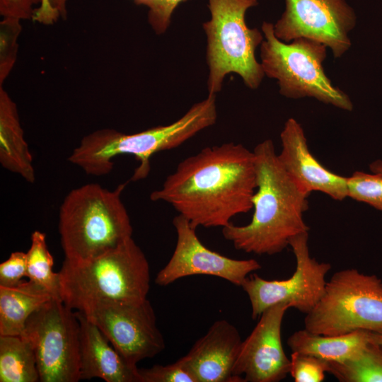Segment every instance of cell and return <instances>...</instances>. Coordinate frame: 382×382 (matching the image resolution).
<instances>
[{
  "instance_id": "cb8c5ba5",
  "label": "cell",
  "mask_w": 382,
  "mask_h": 382,
  "mask_svg": "<svg viewBox=\"0 0 382 382\" xmlns=\"http://www.w3.org/2000/svg\"><path fill=\"white\" fill-rule=\"evenodd\" d=\"M347 195L382 212V175L355 171L347 177Z\"/></svg>"
},
{
  "instance_id": "d4e9b609",
  "label": "cell",
  "mask_w": 382,
  "mask_h": 382,
  "mask_svg": "<svg viewBox=\"0 0 382 382\" xmlns=\"http://www.w3.org/2000/svg\"><path fill=\"white\" fill-rule=\"evenodd\" d=\"M21 21L3 18L0 23V86L11 71L16 61Z\"/></svg>"
},
{
  "instance_id": "ac0fdd59",
  "label": "cell",
  "mask_w": 382,
  "mask_h": 382,
  "mask_svg": "<svg viewBox=\"0 0 382 382\" xmlns=\"http://www.w3.org/2000/svg\"><path fill=\"white\" fill-rule=\"evenodd\" d=\"M0 163L26 182L35 181L32 154L24 138L16 103L0 86Z\"/></svg>"
},
{
  "instance_id": "7c38bea8",
  "label": "cell",
  "mask_w": 382,
  "mask_h": 382,
  "mask_svg": "<svg viewBox=\"0 0 382 382\" xmlns=\"http://www.w3.org/2000/svg\"><path fill=\"white\" fill-rule=\"evenodd\" d=\"M356 23V14L346 0H285L274 33L284 42L300 37L318 41L340 58L351 47L349 33Z\"/></svg>"
},
{
  "instance_id": "3957f363",
  "label": "cell",
  "mask_w": 382,
  "mask_h": 382,
  "mask_svg": "<svg viewBox=\"0 0 382 382\" xmlns=\"http://www.w3.org/2000/svg\"><path fill=\"white\" fill-rule=\"evenodd\" d=\"M216 95H208L194 104L178 120L134 133L125 134L113 129H98L82 138L68 160L87 175L102 176L113 168L112 159L132 155L139 166L131 178L144 179L151 170L150 159L156 153L180 146L200 131L212 126L216 120Z\"/></svg>"
},
{
  "instance_id": "8992f818",
  "label": "cell",
  "mask_w": 382,
  "mask_h": 382,
  "mask_svg": "<svg viewBox=\"0 0 382 382\" xmlns=\"http://www.w3.org/2000/svg\"><path fill=\"white\" fill-rule=\"evenodd\" d=\"M209 21L203 23L207 37V82L209 95L222 88L226 76L237 74L250 89L257 88L264 76L255 57L256 48L264 40L262 32L245 23L246 11L257 5V0H208Z\"/></svg>"
},
{
  "instance_id": "83f0119b",
  "label": "cell",
  "mask_w": 382,
  "mask_h": 382,
  "mask_svg": "<svg viewBox=\"0 0 382 382\" xmlns=\"http://www.w3.org/2000/svg\"><path fill=\"white\" fill-rule=\"evenodd\" d=\"M26 253L13 252L0 265V286H13L26 277Z\"/></svg>"
},
{
  "instance_id": "5b68a950",
  "label": "cell",
  "mask_w": 382,
  "mask_h": 382,
  "mask_svg": "<svg viewBox=\"0 0 382 382\" xmlns=\"http://www.w3.org/2000/svg\"><path fill=\"white\" fill-rule=\"evenodd\" d=\"M58 274L61 300L79 311L103 301H142L150 288L148 260L132 237L89 262L64 260Z\"/></svg>"
},
{
  "instance_id": "ffe728a7",
  "label": "cell",
  "mask_w": 382,
  "mask_h": 382,
  "mask_svg": "<svg viewBox=\"0 0 382 382\" xmlns=\"http://www.w3.org/2000/svg\"><path fill=\"white\" fill-rule=\"evenodd\" d=\"M369 331L359 330L340 335L314 334L306 329L292 333L286 343L291 352H297L327 361L341 362L360 352L369 342Z\"/></svg>"
},
{
  "instance_id": "f546056e",
  "label": "cell",
  "mask_w": 382,
  "mask_h": 382,
  "mask_svg": "<svg viewBox=\"0 0 382 382\" xmlns=\"http://www.w3.org/2000/svg\"><path fill=\"white\" fill-rule=\"evenodd\" d=\"M68 0H42L35 8L33 19L34 21L52 25L59 18L66 19Z\"/></svg>"
},
{
  "instance_id": "836d02e7",
  "label": "cell",
  "mask_w": 382,
  "mask_h": 382,
  "mask_svg": "<svg viewBox=\"0 0 382 382\" xmlns=\"http://www.w3.org/2000/svg\"><path fill=\"white\" fill-rule=\"evenodd\" d=\"M134 1L137 4H144L149 6L154 0H134Z\"/></svg>"
},
{
  "instance_id": "4dcf8cb0",
  "label": "cell",
  "mask_w": 382,
  "mask_h": 382,
  "mask_svg": "<svg viewBox=\"0 0 382 382\" xmlns=\"http://www.w3.org/2000/svg\"><path fill=\"white\" fill-rule=\"evenodd\" d=\"M42 0H0V14L3 18L18 21L33 19L35 8Z\"/></svg>"
},
{
  "instance_id": "603a6c76",
  "label": "cell",
  "mask_w": 382,
  "mask_h": 382,
  "mask_svg": "<svg viewBox=\"0 0 382 382\" xmlns=\"http://www.w3.org/2000/svg\"><path fill=\"white\" fill-rule=\"evenodd\" d=\"M30 240L26 253V277L45 289L53 299H61L59 274L52 270L54 259L47 248L45 233L35 231Z\"/></svg>"
},
{
  "instance_id": "5bb4252c",
  "label": "cell",
  "mask_w": 382,
  "mask_h": 382,
  "mask_svg": "<svg viewBox=\"0 0 382 382\" xmlns=\"http://www.w3.org/2000/svg\"><path fill=\"white\" fill-rule=\"evenodd\" d=\"M288 303H281L265 310L250 334L241 342L233 376L242 382H278L290 371L281 337L282 320Z\"/></svg>"
},
{
  "instance_id": "d6a6232c",
  "label": "cell",
  "mask_w": 382,
  "mask_h": 382,
  "mask_svg": "<svg viewBox=\"0 0 382 382\" xmlns=\"http://www.w3.org/2000/svg\"><path fill=\"white\" fill-rule=\"evenodd\" d=\"M370 170L372 173H379L382 175V161L377 160L370 164Z\"/></svg>"
},
{
  "instance_id": "4fadbf2b",
  "label": "cell",
  "mask_w": 382,
  "mask_h": 382,
  "mask_svg": "<svg viewBox=\"0 0 382 382\" xmlns=\"http://www.w3.org/2000/svg\"><path fill=\"white\" fill-rule=\"evenodd\" d=\"M173 225L176 244L169 261L155 278L159 286H168L188 276L205 274L241 286L250 273L261 268L255 259H233L207 248L199 239L196 228L180 214L173 218Z\"/></svg>"
},
{
  "instance_id": "1f68e13d",
  "label": "cell",
  "mask_w": 382,
  "mask_h": 382,
  "mask_svg": "<svg viewBox=\"0 0 382 382\" xmlns=\"http://www.w3.org/2000/svg\"><path fill=\"white\" fill-rule=\"evenodd\" d=\"M369 341L382 346V331L381 332H369Z\"/></svg>"
},
{
  "instance_id": "4316f807",
  "label": "cell",
  "mask_w": 382,
  "mask_h": 382,
  "mask_svg": "<svg viewBox=\"0 0 382 382\" xmlns=\"http://www.w3.org/2000/svg\"><path fill=\"white\" fill-rule=\"evenodd\" d=\"M289 374L295 382H321L327 372V361L313 355L293 352Z\"/></svg>"
},
{
  "instance_id": "e0dca14e",
  "label": "cell",
  "mask_w": 382,
  "mask_h": 382,
  "mask_svg": "<svg viewBox=\"0 0 382 382\" xmlns=\"http://www.w3.org/2000/svg\"><path fill=\"white\" fill-rule=\"evenodd\" d=\"M75 313L80 325V380L141 382L139 368L127 363L83 312Z\"/></svg>"
},
{
  "instance_id": "7402d4cb",
  "label": "cell",
  "mask_w": 382,
  "mask_h": 382,
  "mask_svg": "<svg viewBox=\"0 0 382 382\" xmlns=\"http://www.w3.org/2000/svg\"><path fill=\"white\" fill-rule=\"evenodd\" d=\"M327 372L340 382H382V346L369 341L351 358L327 361Z\"/></svg>"
},
{
  "instance_id": "9a60e30c",
  "label": "cell",
  "mask_w": 382,
  "mask_h": 382,
  "mask_svg": "<svg viewBox=\"0 0 382 382\" xmlns=\"http://www.w3.org/2000/svg\"><path fill=\"white\" fill-rule=\"evenodd\" d=\"M282 149L278 158L286 173L306 193L320 192L332 199L348 197L347 177L324 167L309 150L301 125L289 118L280 133Z\"/></svg>"
},
{
  "instance_id": "30bf717a",
  "label": "cell",
  "mask_w": 382,
  "mask_h": 382,
  "mask_svg": "<svg viewBox=\"0 0 382 382\" xmlns=\"http://www.w3.org/2000/svg\"><path fill=\"white\" fill-rule=\"evenodd\" d=\"M308 241V232L289 241L296 262L291 277L267 280L253 273L243 282L241 286L249 298L253 319L281 303H288L291 308L307 314L319 301L327 283L325 276L332 266L328 262H319L311 256Z\"/></svg>"
},
{
  "instance_id": "52a82bcc",
  "label": "cell",
  "mask_w": 382,
  "mask_h": 382,
  "mask_svg": "<svg viewBox=\"0 0 382 382\" xmlns=\"http://www.w3.org/2000/svg\"><path fill=\"white\" fill-rule=\"evenodd\" d=\"M262 32L260 64L265 76L277 81L281 95L291 99L311 97L343 110H353L349 96L325 74V45L306 37L282 42L274 35V24L266 21Z\"/></svg>"
},
{
  "instance_id": "ba28073f",
  "label": "cell",
  "mask_w": 382,
  "mask_h": 382,
  "mask_svg": "<svg viewBox=\"0 0 382 382\" xmlns=\"http://www.w3.org/2000/svg\"><path fill=\"white\" fill-rule=\"evenodd\" d=\"M304 329L324 335L382 331V280L351 268L337 271L304 318Z\"/></svg>"
},
{
  "instance_id": "d6986e66",
  "label": "cell",
  "mask_w": 382,
  "mask_h": 382,
  "mask_svg": "<svg viewBox=\"0 0 382 382\" xmlns=\"http://www.w3.org/2000/svg\"><path fill=\"white\" fill-rule=\"evenodd\" d=\"M52 299L29 279L13 286H0V335H22L28 318Z\"/></svg>"
},
{
  "instance_id": "8fae6325",
  "label": "cell",
  "mask_w": 382,
  "mask_h": 382,
  "mask_svg": "<svg viewBox=\"0 0 382 382\" xmlns=\"http://www.w3.org/2000/svg\"><path fill=\"white\" fill-rule=\"evenodd\" d=\"M81 312L132 366L154 357L166 347L154 310L147 299L138 301H103Z\"/></svg>"
},
{
  "instance_id": "7a4b0ae2",
  "label": "cell",
  "mask_w": 382,
  "mask_h": 382,
  "mask_svg": "<svg viewBox=\"0 0 382 382\" xmlns=\"http://www.w3.org/2000/svg\"><path fill=\"white\" fill-rule=\"evenodd\" d=\"M257 187L250 223L223 227L224 238L238 250L273 255L289 246L293 237L308 232L303 219L310 195L303 191L281 164L273 141L265 139L254 149Z\"/></svg>"
},
{
  "instance_id": "9c48e42d",
  "label": "cell",
  "mask_w": 382,
  "mask_h": 382,
  "mask_svg": "<svg viewBox=\"0 0 382 382\" xmlns=\"http://www.w3.org/2000/svg\"><path fill=\"white\" fill-rule=\"evenodd\" d=\"M72 311L52 299L25 323L22 336L34 349L41 382L80 380V325Z\"/></svg>"
},
{
  "instance_id": "f1b7e54d",
  "label": "cell",
  "mask_w": 382,
  "mask_h": 382,
  "mask_svg": "<svg viewBox=\"0 0 382 382\" xmlns=\"http://www.w3.org/2000/svg\"><path fill=\"white\" fill-rule=\"evenodd\" d=\"M184 0H154L148 6V20L156 34H163L168 28L172 13Z\"/></svg>"
},
{
  "instance_id": "277c9868",
  "label": "cell",
  "mask_w": 382,
  "mask_h": 382,
  "mask_svg": "<svg viewBox=\"0 0 382 382\" xmlns=\"http://www.w3.org/2000/svg\"><path fill=\"white\" fill-rule=\"evenodd\" d=\"M125 185L111 190L88 183L66 195L58 224L64 260L89 262L132 237L130 218L121 199Z\"/></svg>"
},
{
  "instance_id": "44dd1931",
  "label": "cell",
  "mask_w": 382,
  "mask_h": 382,
  "mask_svg": "<svg viewBox=\"0 0 382 382\" xmlns=\"http://www.w3.org/2000/svg\"><path fill=\"white\" fill-rule=\"evenodd\" d=\"M40 381L34 349L22 335H0V382Z\"/></svg>"
},
{
  "instance_id": "484cf974",
  "label": "cell",
  "mask_w": 382,
  "mask_h": 382,
  "mask_svg": "<svg viewBox=\"0 0 382 382\" xmlns=\"http://www.w3.org/2000/svg\"><path fill=\"white\" fill-rule=\"evenodd\" d=\"M141 382H197L183 357L175 362L139 369Z\"/></svg>"
},
{
  "instance_id": "2e32d148",
  "label": "cell",
  "mask_w": 382,
  "mask_h": 382,
  "mask_svg": "<svg viewBox=\"0 0 382 382\" xmlns=\"http://www.w3.org/2000/svg\"><path fill=\"white\" fill-rule=\"evenodd\" d=\"M242 341L232 323L218 320L183 357L197 382H242L233 376Z\"/></svg>"
},
{
  "instance_id": "6da1fadb",
  "label": "cell",
  "mask_w": 382,
  "mask_h": 382,
  "mask_svg": "<svg viewBox=\"0 0 382 382\" xmlns=\"http://www.w3.org/2000/svg\"><path fill=\"white\" fill-rule=\"evenodd\" d=\"M256 187L253 151L229 142L181 161L150 199L170 204L195 228H223L253 209Z\"/></svg>"
}]
</instances>
